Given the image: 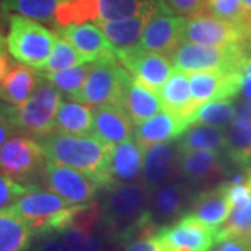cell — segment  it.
I'll return each mask as SVG.
<instances>
[{
  "label": "cell",
  "instance_id": "6da1fadb",
  "mask_svg": "<svg viewBox=\"0 0 251 251\" xmlns=\"http://www.w3.org/2000/svg\"><path fill=\"white\" fill-rule=\"evenodd\" d=\"M48 161L62 163L88 175L102 188L112 186L109 175L113 147L95 134L53 131L38 138Z\"/></svg>",
  "mask_w": 251,
  "mask_h": 251
},
{
  "label": "cell",
  "instance_id": "7a4b0ae2",
  "mask_svg": "<svg viewBox=\"0 0 251 251\" xmlns=\"http://www.w3.org/2000/svg\"><path fill=\"white\" fill-rule=\"evenodd\" d=\"M100 206L102 222L120 240L158 232L148 214L150 191L138 183H117L106 188Z\"/></svg>",
  "mask_w": 251,
  "mask_h": 251
},
{
  "label": "cell",
  "instance_id": "3957f363",
  "mask_svg": "<svg viewBox=\"0 0 251 251\" xmlns=\"http://www.w3.org/2000/svg\"><path fill=\"white\" fill-rule=\"evenodd\" d=\"M82 205H74L50 190L35 186L10 206V211L23 218L34 233L60 232L73 224Z\"/></svg>",
  "mask_w": 251,
  "mask_h": 251
},
{
  "label": "cell",
  "instance_id": "277c9868",
  "mask_svg": "<svg viewBox=\"0 0 251 251\" xmlns=\"http://www.w3.org/2000/svg\"><path fill=\"white\" fill-rule=\"evenodd\" d=\"M62 102V92L41 75L35 92L27 102L20 106L6 105L1 110L17 131L41 138L56 131V115Z\"/></svg>",
  "mask_w": 251,
  "mask_h": 251
},
{
  "label": "cell",
  "instance_id": "5b68a950",
  "mask_svg": "<svg viewBox=\"0 0 251 251\" xmlns=\"http://www.w3.org/2000/svg\"><path fill=\"white\" fill-rule=\"evenodd\" d=\"M57 36L34 18L13 14L9 18L6 46L16 62L39 70L52 53Z\"/></svg>",
  "mask_w": 251,
  "mask_h": 251
},
{
  "label": "cell",
  "instance_id": "8992f818",
  "mask_svg": "<svg viewBox=\"0 0 251 251\" xmlns=\"http://www.w3.org/2000/svg\"><path fill=\"white\" fill-rule=\"evenodd\" d=\"M249 48L244 45L214 46L193 42H181L171 54L176 70L196 72H243L250 57Z\"/></svg>",
  "mask_w": 251,
  "mask_h": 251
},
{
  "label": "cell",
  "instance_id": "52a82bcc",
  "mask_svg": "<svg viewBox=\"0 0 251 251\" xmlns=\"http://www.w3.org/2000/svg\"><path fill=\"white\" fill-rule=\"evenodd\" d=\"M133 77L117 59L92 63L84 87L73 100L94 108L103 105H122L126 87Z\"/></svg>",
  "mask_w": 251,
  "mask_h": 251
},
{
  "label": "cell",
  "instance_id": "ba28073f",
  "mask_svg": "<svg viewBox=\"0 0 251 251\" xmlns=\"http://www.w3.org/2000/svg\"><path fill=\"white\" fill-rule=\"evenodd\" d=\"M46 162L41 144L31 135H11L0 147V172L24 184L34 186L32 181L41 177Z\"/></svg>",
  "mask_w": 251,
  "mask_h": 251
},
{
  "label": "cell",
  "instance_id": "9c48e42d",
  "mask_svg": "<svg viewBox=\"0 0 251 251\" xmlns=\"http://www.w3.org/2000/svg\"><path fill=\"white\" fill-rule=\"evenodd\" d=\"M41 179L48 190L74 205L90 204L97 197L100 188L98 183L88 175L62 163L48 161L42 169Z\"/></svg>",
  "mask_w": 251,
  "mask_h": 251
},
{
  "label": "cell",
  "instance_id": "30bf717a",
  "mask_svg": "<svg viewBox=\"0 0 251 251\" xmlns=\"http://www.w3.org/2000/svg\"><path fill=\"white\" fill-rule=\"evenodd\" d=\"M183 42L214 46H247V38L243 24L200 13L187 17L183 31Z\"/></svg>",
  "mask_w": 251,
  "mask_h": 251
},
{
  "label": "cell",
  "instance_id": "8fae6325",
  "mask_svg": "<svg viewBox=\"0 0 251 251\" xmlns=\"http://www.w3.org/2000/svg\"><path fill=\"white\" fill-rule=\"evenodd\" d=\"M116 57L134 80L156 92H159L175 72V66L168 54L144 50L138 46L116 50Z\"/></svg>",
  "mask_w": 251,
  "mask_h": 251
},
{
  "label": "cell",
  "instance_id": "7c38bea8",
  "mask_svg": "<svg viewBox=\"0 0 251 251\" xmlns=\"http://www.w3.org/2000/svg\"><path fill=\"white\" fill-rule=\"evenodd\" d=\"M158 237L168 251L187 249L190 251H209L216 242V229L186 212L173 225L158 229Z\"/></svg>",
  "mask_w": 251,
  "mask_h": 251
},
{
  "label": "cell",
  "instance_id": "4fadbf2b",
  "mask_svg": "<svg viewBox=\"0 0 251 251\" xmlns=\"http://www.w3.org/2000/svg\"><path fill=\"white\" fill-rule=\"evenodd\" d=\"M187 17L175 16L166 9L153 16L144 29L138 48L150 52H158L171 56L173 50L183 42V31Z\"/></svg>",
  "mask_w": 251,
  "mask_h": 251
},
{
  "label": "cell",
  "instance_id": "5bb4252c",
  "mask_svg": "<svg viewBox=\"0 0 251 251\" xmlns=\"http://www.w3.org/2000/svg\"><path fill=\"white\" fill-rule=\"evenodd\" d=\"M193 190L187 181L180 183L172 180L150 193L148 214L156 226L169 224L184 215L193 201Z\"/></svg>",
  "mask_w": 251,
  "mask_h": 251
},
{
  "label": "cell",
  "instance_id": "9a60e30c",
  "mask_svg": "<svg viewBox=\"0 0 251 251\" xmlns=\"http://www.w3.org/2000/svg\"><path fill=\"white\" fill-rule=\"evenodd\" d=\"M194 103L236 97L243 88V72H196L188 74Z\"/></svg>",
  "mask_w": 251,
  "mask_h": 251
},
{
  "label": "cell",
  "instance_id": "2e32d148",
  "mask_svg": "<svg viewBox=\"0 0 251 251\" xmlns=\"http://www.w3.org/2000/svg\"><path fill=\"white\" fill-rule=\"evenodd\" d=\"M60 35L67 39L88 63L117 59L116 48L105 35L102 28L94 23L72 24L60 29Z\"/></svg>",
  "mask_w": 251,
  "mask_h": 251
},
{
  "label": "cell",
  "instance_id": "e0dca14e",
  "mask_svg": "<svg viewBox=\"0 0 251 251\" xmlns=\"http://www.w3.org/2000/svg\"><path fill=\"white\" fill-rule=\"evenodd\" d=\"M179 150L172 144H152L144 150V165L141 183L150 193L169 183L179 173Z\"/></svg>",
  "mask_w": 251,
  "mask_h": 251
},
{
  "label": "cell",
  "instance_id": "ac0fdd59",
  "mask_svg": "<svg viewBox=\"0 0 251 251\" xmlns=\"http://www.w3.org/2000/svg\"><path fill=\"white\" fill-rule=\"evenodd\" d=\"M166 9H169L166 3H162L158 6L148 7L130 17L110 20V21H99L97 24L102 28V31L108 36L112 45L116 48V50H125L138 45L147 24L152 20L153 16Z\"/></svg>",
  "mask_w": 251,
  "mask_h": 251
},
{
  "label": "cell",
  "instance_id": "d6986e66",
  "mask_svg": "<svg viewBox=\"0 0 251 251\" xmlns=\"http://www.w3.org/2000/svg\"><path fill=\"white\" fill-rule=\"evenodd\" d=\"M224 152L214 150L179 151L177 168L180 176L191 186H198L215 179L222 172Z\"/></svg>",
  "mask_w": 251,
  "mask_h": 251
},
{
  "label": "cell",
  "instance_id": "ffe728a7",
  "mask_svg": "<svg viewBox=\"0 0 251 251\" xmlns=\"http://www.w3.org/2000/svg\"><path fill=\"white\" fill-rule=\"evenodd\" d=\"M233 211V204L229 196L227 183L206 190L194 196L188 212L208 226L219 229L229 219Z\"/></svg>",
  "mask_w": 251,
  "mask_h": 251
},
{
  "label": "cell",
  "instance_id": "44dd1931",
  "mask_svg": "<svg viewBox=\"0 0 251 251\" xmlns=\"http://www.w3.org/2000/svg\"><path fill=\"white\" fill-rule=\"evenodd\" d=\"M133 126L134 123L131 119L119 105H103L94 108L92 134L112 147L133 138Z\"/></svg>",
  "mask_w": 251,
  "mask_h": 251
},
{
  "label": "cell",
  "instance_id": "7402d4cb",
  "mask_svg": "<svg viewBox=\"0 0 251 251\" xmlns=\"http://www.w3.org/2000/svg\"><path fill=\"white\" fill-rule=\"evenodd\" d=\"M144 148L137 140H127L113 147L109 175L112 186L117 183L141 181L144 165ZM110 186V187H112Z\"/></svg>",
  "mask_w": 251,
  "mask_h": 251
},
{
  "label": "cell",
  "instance_id": "603a6c76",
  "mask_svg": "<svg viewBox=\"0 0 251 251\" xmlns=\"http://www.w3.org/2000/svg\"><path fill=\"white\" fill-rule=\"evenodd\" d=\"M188 127L187 120L162 109L155 116L135 127V140L147 148L152 144L168 143L179 138Z\"/></svg>",
  "mask_w": 251,
  "mask_h": 251
},
{
  "label": "cell",
  "instance_id": "cb8c5ba5",
  "mask_svg": "<svg viewBox=\"0 0 251 251\" xmlns=\"http://www.w3.org/2000/svg\"><path fill=\"white\" fill-rule=\"evenodd\" d=\"M158 94L165 110L187 120L188 125L191 126V116L196 112L197 105L191 95L187 73L175 69Z\"/></svg>",
  "mask_w": 251,
  "mask_h": 251
},
{
  "label": "cell",
  "instance_id": "d4e9b609",
  "mask_svg": "<svg viewBox=\"0 0 251 251\" xmlns=\"http://www.w3.org/2000/svg\"><path fill=\"white\" fill-rule=\"evenodd\" d=\"M41 80L36 69L23 63L13 64L11 69L0 82V100L7 106H20L27 102L35 92Z\"/></svg>",
  "mask_w": 251,
  "mask_h": 251
},
{
  "label": "cell",
  "instance_id": "484cf974",
  "mask_svg": "<svg viewBox=\"0 0 251 251\" xmlns=\"http://www.w3.org/2000/svg\"><path fill=\"white\" fill-rule=\"evenodd\" d=\"M120 106L135 126L141 125L163 109L159 94L134 78L127 84Z\"/></svg>",
  "mask_w": 251,
  "mask_h": 251
},
{
  "label": "cell",
  "instance_id": "4316f807",
  "mask_svg": "<svg viewBox=\"0 0 251 251\" xmlns=\"http://www.w3.org/2000/svg\"><path fill=\"white\" fill-rule=\"evenodd\" d=\"M225 153L236 166L247 168L251 165V117L237 115L227 126Z\"/></svg>",
  "mask_w": 251,
  "mask_h": 251
},
{
  "label": "cell",
  "instance_id": "83f0119b",
  "mask_svg": "<svg viewBox=\"0 0 251 251\" xmlns=\"http://www.w3.org/2000/svg\"><path fill=\"white\" fill-rule=\"evenodd\" d=\"M34 234L23 218L9 208L0 209V251H27Z\"/></svg>",
  "mask_w": 251,
  "mask_h": 251
},
{
  "label": "cell",
  "instance_id": "f1b7e54d",
  "mask_svg": "<svg viewBox=\"0 0 251 251\" xmlns=\"http://www.w3.org/2000/svg\"><path fill=\"white\" fill-rule=\"evenodd\" d=\"M78 100H63L56 115V131L67 134H92L94 109Z\"/></svg>",
  "mask_w": 251,
  "mask_h": 251
},
{
  "label": "cell",
  "instance_id": "f546056e",
  "mask_svg": "<svg viewBox=\"0 0 251 251\" xmlns=\"http://www.w3.org/2000/svg\"><path fill=\"white\" fill-rule=\"evenodd\" d=\"M226 131L225 128L208 125H193L181 134L177 150L194 151V150H214L225 151Z\"/></svg>",
  "mask_w": 251,
  "mask_h": 251
},
{
  "label": "cell",
  "instance_id": "4dcf8cb0",
  "mask_svg": "<svg viewBox=\"0 0 251 251\" xmlns=\"http://www.w3.org/2000/svg\"><path fill=\"white\" fill-rule=\"evenodd\" d=\"M237 116V110L232 99L209 100L200 105L191 116L193 125H208L226 128Z\"/></svg>",
  "mask_w": 251,
  "mask_h": 251
},
{
  "label": "cell",
  "instance_id": "1f68e13d",
  "mask_svg": "<svg viewBox=\"0 0 251 251\" xmlns=\"http://www.w3.org/2000/svg\"><path fill=\"white\" fill-rule=\"evenodd\" d=\"M64 0H3L4 13H16L42 23H54Z\"/></svg>",
  "mask_w": 251,
  "mask_h": 251
},
{
  "label": "cell",
  "instance_id": "d6a6232c",
  "mask_svg": "<svg viewBox=\"0 0 251 251\" xmlns=\"http://www.w3.org/2000/svg\"><path fill=\"white\" fill-rule=\"evenodd\" d=\"M92 63H84L75 67H70L66 70L54 73H45L41 74L44 78L49 81L53 87L60 91L62 94H66L70 99H74L81 88L84 87V82L88 77Z\"/></svg>",
  "mask_w": 251,
  "mask_h": 251
},
{
  "label": "cell",
  "instance_id": "836d02e7",
  "mask_svg": "<svg viewBox=\"0 0 251 251\" xmlns=\"http://www.w3.org/2000/svg\"><path fill=\"white\" fill-rule=\"evenodd\" d=\"M165 3L163 0H98L99 21H110L130 17L140 11Z\"/></svg>",
  "mask_w": 251,
  "mask_h": 251
},
{
  "label": "cell",
  "instance_id": "e575fe53",
  "mask_svg": "<svg viewBox=\"0 0 251 251\" xmlns=\"http://www.w3.org/2000/svg\"><path fill=\"white\" fill-rule=\"evenodd\" d=\"M87 62V59L74 48V46L64 39L62 35L57 36V41L54 44L52 53L49 56V59L46 60L42 69H39V74H45V73H54L66 70L70 67H75Z\"/></svg>",
  "mask_w": 251,
  "mask_h": 251
},
{
  "label": "cell",
  "instance_id": "d590c367",
  "mask_svg": "<svg viewBox=\"0 0 251 251\" xmlns=\"http://www.w3.org/2000/svg\"><path fill=\"white\" fill-rule=\"evenodd\" d=\"M251 183V168L247 172ZM251 230V196L246 205L233 208L229 219L216 230V242L232 234H247Z\"/></svg>",
  "mask_w": 251,
  "mask_h": 251
},
{
  "label": "cell",
  "instance_id": "8d00e7d4",
  "mask_svg": "<svg viewBox=\"0 0 251 251\" xmlns=\"http://www.w3.org/2000/svg\"><path fill=\"white\" fill-rule=\"evenodd\" d=\"M57 233L75 251H103V246L98 237L91 233V230L84 229L78 225H69Z\"/></svg>",
  "mask_w": 251,
  "mask_h": 251
},
{
  "label": "cell",
  "instance_id": "74e56055",
  "mask_svg": "<svg viewBox=\"0 0 251 251\" xmlns=\"http://www.w3.org/2000/svg\"><path fill=\"white\" fill-rule=\"evenodd\" d=\"M202 13L243 24V0H206Z\"/></svg>",
  "mask_w": 251,
  "mask_h": 251
},
{
  "label": "cell",
  "instance_id": "f35d334b",
  "mask_svg": "<svg viewBox=\"0 0 251 251\" xmlns=\"http://www.w3.org/2000/svg\"><path fill=\"white\" fill-rule=\"evenodd\" d=\"M35 187L20 183L13 177L0 172V209H6L13 205L18 198H21L27 191Z\"/></svg>",
  "mask_w": 251,
  "mask_h": 251
},
{
  "label": "cell",
  "instance_id": "ab89813d",
  "mask_svg": "<svg viewBox=\"0 0 251 251\" xmlns=\"http://www.w3.org/2000/svg\"><path fill=\"white\" fill-rule=\"evenodd\" d=\"M125 251H168L158 234H143L126 242Z\"/></svg>",
  "mask_w": 251,
  "mask_h": 251
},
{
  "label": "cell",
  "instance_id": "60d3db41",
  "mask_svg": "<svg viewBox=\"0 0 251 251\" xmlns=\"http://www.w3.org/2000/svg\"><path fill=\"white\" fill-rule=\"evenodd\" d=\"M163 1L175 14L183 17H193L204 11L206 0H163Z\"/></svg>",
  "mask_w": 251,
  "mask_h": 251
},
{
  "label": "cell",
  "instance_id": "b9f144b4",
  "mask_svg": "<svg viewBox=\"0 0 251 251\" xmlns=\"http://www.w3.org/2000/svg\"><path fill=\"white\" fill-rule=\"evenodd\" d=\"M215 251H251L246 234H232L218 240Z\"/></svg>",
  "mask_w": 251,
  "mask_h": 251
},
{
  "label": "cell",
  "instance_id": "7bdbcfd3",
  "mask_svg": "<svg viewBox=\"0 0 251 251\" xmlns=\"http://www.w3.org/2000/svg\"><path fill=\"white\" fill-rule=\"evenodd\" d=\"M35 251H75L62 237H46L36 246Z\"/></svg>",
  "mask_w": 251,
  "mask_h": 251
},
{
  "label": "cell",
  "instance_id": "ee69618b",
  "mask_svg": "<svg viewBox=\"0 0 251 251\" xmlns=\"http://www.w3.org/2000/svg\"><path fill=\"white\" fill-rule=\"evenodd\" d=\"M16 131L17 130H16L14 126L11 125L9 117L6 116V113L3 110H0V147L6 143Z\"/></svg>",
  "mask_w": 251,
  "mask_h": 251
},
{
  "label": "cell",
  "instance_id": "f6af8a7d",
  "mask_svg": "<svg viewBox=\"0 0 251 251\" xmlns=\"http://www.w3.org/2000/svg\"><path fill=\"white\" fill-rule=\"evenodd\" d=\"M242 92L244 94L246 99L251 102V56L247 59V62L243 67V88Z\"/></svg>",
  "mask_w": 251,
  "mask_h": 251
},
{
  "label": "cell",
  "instance_id": "bcb514c9",
  "mask_svg": "<svg viewBox=\"0 0 251 251\" xmlns=\"http://www.w3.org/2000/svg\"><path fill=\"white\" fill-rule=\"evenodd\" d=\"M7 52H9L7 48H0V82L4 80V77L7 75V73L11 69Z\"/></svg>",
  "mask_w": 251,
  "mask_h": 251
},
{
  "label": "cell",
  "instance_id": "7dc6e473",
  "mask_svg": "<svg viewBox=\"0 0 251 251\" xmlns=\"http://www.w3.org/2000/svg\"><path fill=\"white\" fill-rule=\"evenodd\" d=\"M251 20V0H243V24Z\"/></svg>",
  "mask_w": 251,
  "mask_h": 251
},
{
  "label": "cell",
  "instance_id": "c3c4849f",
  "mask_svg": "<svg viewBox=\"0 0 251 251\" xmlns=\"http://www.w3.org/2000/svg\"><path fill=\"white\" fill-rule=\"evenodd\" d=\"M243 25H244V29H246L247 48H249V50H250V53H251V20H250V21H247V23H244Z\"/></svg>",
  "mask_w": 251,
  "mask_h": 251
},
{
  "label": "cell",
  "instance_id": "681fc988",
  "mask_svg": "<svg viewBox=\"0 0 251 251\" xmlns=\"http://www.w3.org/2000/svg\"><path fill=\"white\" fill-rule=\"evenodd\" d=\"M4 13V10H3V0H0V20H1V14Z\"/></svg>",
  "mask_w": 251,
  "mask_h": 251
},
{
  "label": "cell",
  "instance_id": "f907efd6",
  "mask_svg": "<svg viewBox=\"0 0 251 251\" xmlns=\"http://www.w3.org/2000/svg\"><path fill=\"white\" fill-rule=\"evenodd\" d=\"M246 236H247V240H249V243H250V246H251V230L249 232V233L246 234Z\"/></svg>",
  "mask_w": 251,
  "mask_h": 251
},
{
  "label": "cell",
  "instance_id": "816d5d0a",
  "mask_svg": "<svg viewBox=\"0 0 251 251\" xmlns=\"http://www.w3.org/2000/svg\"><path fill=\"white\" fill-rule=\"evenodd\" d=\"M172 251H190V250H187V249H175V250H172Z\"/></svg>",
  "mask_w": 251,
  "mask_h": 251
}]
</instances>
